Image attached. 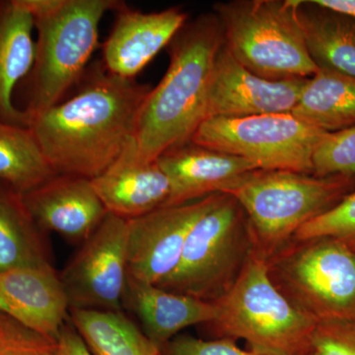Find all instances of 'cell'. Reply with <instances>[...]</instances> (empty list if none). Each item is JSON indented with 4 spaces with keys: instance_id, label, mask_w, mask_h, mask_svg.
<instances>
[{
    "instance_id": "cell-19",
    "label": "cell",
    "mask_w": 355,
    "mask_h": 355,
    "mask_svg": "<svg viewBox=\"0 0 355 355\" xmlns=\"http://www.w3.org/2000/svg\"><path fill=\"white\" fill-rule=\"evenodd\" d=\"M34 29L20 0H0V121L25 128L30 119L13 104V92L34 65Z\"/></svg>"
},
{
    "instance_id": "cell-20",
    "label": "cell",
    "mask_w": 355,
    "mask_h": 355,
    "mask_svg": "<svg viewBox=\"0 0 355 355\" xmlns=\"http://www.w3.org/2000/svg\"><path fill=\"white\" fill-rule=\"evenodd\" d=\"M296 15L317 67L355 77V19L313 0H296Z\"/></svg>"
},
{
    "instance_id": "cell-2",
    "label": "cell",
    "mask_w": 355,
    "mask_h": 355,
    "mask_svg": "<svg viewBox=\"0 0 355 355\" xmlns=\"http://www.w3.org/2000/svg\"><path fill=\"white\" fill-rule=\"evenodd\" d=\"M223 44L216 15L187 23L173 39L167 72L140 109L133 139L140 160L153 162L190 141L205 120L210 77Z\"/></svg>"
},
{
    "instance_id": "cell-22",
    "label": "cell",
    "mask_w": 355,
    "mask_h": 355,
    "mask_svg": "<svg viewBox=\"0 0 355 355\" xmlns=\"http://www.w3.org/2000/svg\"><path fill=\"white\" fill-rule=\"evenodd\" d=\"M53 266L46 232L26 207L23 196L0 183V270Z\"/></svg>"
},
{
    "instance_id": "cell-12",
    "label": "cell",
    "mask_w": 355,
    "mask_h": 355,
    "mask_svg": "<svg viewBox=\"0 0 355 355\" xmlns=\"http://www.w3.org/2000/svg\"><path fill=\"white\" fill-rule=\"evenodd\" d=\"M306 79L270 80L256 76L236 60L224 43L210 77L205 120L291 113Z\"/></svg>"
},
{
    "instance_id": "cell-32",
    "label": "cell",
    "mask_w": 355,
    "mask_h": 355,
    "mask_svg": "<svg viewBox=\"0 0 355 355\" xmlns=\"http://www.w3.org/2000/svg\"><path fill=\"white\" fill-rule=\"evenodd\" d=\"M307 355H317V354H315V352H313V350H312V352H311L310 354H308Z\"/></svg>"
},
{
    "instance_id": "cell-25",
    "label": "cell",
    "mask_w": 355,
    "mask_h": 355,
    "mask_svg": "<svg viewBox=\"0 0 355 355\" xmlns=\"http://www.w3.org/2000/svg\"><path fill=\"white\" fill-rule=\"evenodd\" d=\"M355 177V127L328 132L313 156V176Z\"/></svg>"
},
{
    "instance_id": "cell-9",
    "label": "cell",
    "mask_w": 355,
    "mask_h": 355,
    "mask_svg": "<svg viewBox=\"0 0 355 355\" xmlns=\"http://www.w3.org/2000/svg\"><path fill=\"white\" fill-rule=\"evenodd\" d=\"M327 133L291 113L270 114L207 119L190 141L245 159L257 170L313 175V156Z\"/></svg>"
},
{
    "instance_id": "cell-28",
    "label": "cell",
    "mask_w": 355,
    "mask_h": 355,
    "mask_svg": "<svg viewBox=\"0 0 355 355\" xmlns=\"http://www.w3.org/2000/svg\"><path fill=\"white\" fill-rule=\"evenodd\" d=\"M311 345L317 355H355V319L319 322Z\"/></svg>"
},
{
    "instance_id": "cell-13",
    "label": "cell",
    "mask_w": 355,
    "mask_h": 355,
    "mask_svg": "<svg viewBox=\"0 0 355 355\" xmlns=\"http://www.w3.org/2000/svg\"><path fill=\"white\" fill-rule=\"evenodd\" d=\"M69 302L53 266L0 270V313L53 340L69 319Z\"/></svg>"
},
{
    "instance_id": "cell-6",
    "label": "cell",
    "mask_w": 355,
    "mask_h": 355,
    "mask_svg": "<svg viewBox=\"0 0 355 355\" xmlns=\"http://www.w3.org/2000/svg\"><path fill=\"white\" fill-rule=\"evenodd\" d=\"M231 55L270 80L309 78L319 69L306 46L296 0H238L214 6Z\"/></svg>"
},
{
    "instance_id": "cell-11",
    "label": "cell",
    "mask_w": 355,
    "mask_h": 355,
    "mask_svg": "<svg viewBox=\"0 0 355 355\" xmlns=\"http://www.w3.org/2000/svg\"><path fill=\"white\" fill-rule=\"evenodd\" d=\"M219 193L162 207L128 220V275L159 286L176 272L187 237L196 221L214 205Z\"/></svg>"
},
{
    "instance_id": "cell-31",
    "label": "cell",
    "mask_w": 355,
    "mask_h": 355,
    "mask_svg": "<svg viewBox=\"0 0 355 355\" xmlns=\"http://www.w3.org/2000/svg\"><path fill=\"white\" fill-rule=\"evenodd\" d=\"M318 6L355 19V0H313Z\"/></svg>"
},
{
    "instance_id": "cell-29",
    "label": "cell",
    "mask_w": 355,
    "mask_h": 355,
    "mask_svg": "<svg viewBox=\"0 0 355 355\" xmlns=\"http://www.w3.org/2000/svg\"><path fill=\"white\" fill-rule=\"evenodd\" d=\"M163 355H263L242 349L235 340L228 338L205 340L191 336H175L166 345Z\"/></svg>"
},
{
    "instance_id": "cell-26",
    "label": "cell",
    "mask_w": 355,
    "mask_h": 355,
    "mask_svg": "<svg viewBox=\"0 0 355 355\" xmlns=\"http://www.w3.org/2000/svg\"><path fill=\"white\" fill-rule=\"evenodd\" d=\"M320 237L333 238L355 251V191L326 214L299 228L292 239Z\"/></svg>"
},
{
    "instance_id": "cell-30",
    "label": "cell",
    "mask_w": 355,
    "mask_h": 355,
    "mask_svg": "<svg viewBox=\"0 0 355 355\" xmlns=\"http://www.w3.org/2000/svg\"><path fill=\"white\" fill-rule=\"evenodd\" d=\"M69 321L58 336L55 355H92L73 324Z\"/></svg>"
},
{
    "instance_id": "cell-21",
    "label": "cell",
    "mask_w": 355,
    "mask_h": 355,
    "mask_svg": "<svg viewBox=\"0 0 355 355\" xmlns=\"http://www.w3.org/2000/svg\"><path fill=\"white\" fill-rule=\"evenodd\" d=\"M291 114L326 132L355 127V77L319 67Z\"/></svg>"
},
{
    "instance_id": "cell-8",
    "label": "cell",
    "mask_w": 355,
    "mask_h": 355,
    "mask_svg": "<svg viewBox=\"0 0 355 355\" xmlns=\"http://www.w3.org/2000/svg\"><path fill=\"white\" fill-rule=\"evenodd\" d=\"M289 301L317 323L355 319V251L330 237L292 239L266 260Z\"/></svg>"
},
{
    "instance_id": "cell-10",
    "label": "cell",
    "mask_w": 355,
    "mask_h": 355,
    "mask_svg": "<svg viewBox=\"0 0 355 355\" xmlns=\"http://www.w3.org/2000/svg\"><path fill=\"white\" fill-rule=\"evenodd\" d=\"M128 220L109 214L60 275L70 309L123 311Z\"/></svg>"
},
{
    "instance_id": "cell-5",
    "label": "cell",
    "mask_w": 355,
    "mask_h": 355,
    "mask_svg": "<svg viewBox=\"0 0 355 355\" xmlns=\"http://www.w3.org/2000/svg\"><path fill=\"white\" fill-rule=\"evenodd\" d=\"M209 324L223 338L245 340L263 355H307L312 352L314 319L296 308L268 275L266 260L253 250L232 287L214 302Z\"/></svg>"
},
{
    "instance_id": "cell-24",
    "label": "cell",
    "mask_w": 355,
    "mask_h": 355,
    "mask_svg": "<svg viewBox=\"0 0 355 355\" xmlns=\"http://www.w3.org/2000/svg\"><path fill=\"white\" fill-rule=\"evenodd\" d=\"M55 175L31 128L0 121V183L24 195Z\"/></svg>"
},
{
    "instance_id": "cell-3",
    "label": "cell",
    "mask_w": 355,
    "mask_h": 355,
    "mask_svg": "<svg viewBox=\"0 0 355 355\" xmlns=\"http://www.w3.org/2000/svg\"><path fill=\"white\" fill-rule=\"evenodd\" d=\"M37 30L32 89L24 110L31 120L62 102L85 73L99 40V25L118 0H20Z\"/></svg>"
},
{
    "instance_id": "cell-1",
    "label": "cell",
    "mask_w": 355,
    "mask_h": 355,
    "mask_svg": "<svg viewBox=\"0 0 355 355\" xmlns=\"http://www.w3.org/2000/svg\"><path fill=\"white\" fill-rule=\"evenodd\" d=\"M79 92L31 120L55 174L93 180L121 157L135 139L140 109L151 87L91 69Z\"/></svg>"
},
{
    "instance_id": "cell-7",
    "label": "cell",
    "mask_w": 355,
    "mask_h": 355,
    "mask_svg": "<svg viewBox=\"0 0 355 355\" xmlns=\"http://www.w3.org/2000/svg\"><path fill=\"white\" fill-rule=\"evenodd\" d=\"M254 249L246 212L232 196L219 193L191 227L176 272L157 286L216 302L235 284Z\"/></svg>"
},
{
    "instance_id": "cell-33",
    "label": "cell",
    "mask_w": 355,
    "mask_h": 355,
    "mask_svg": "<svg viewBox=\"0 0 355 355\" xmlns=\"http://www.w3.org/2000/svg\"><path fill=\"white\" fill-rule=\"evenodd\" d=\"M163 355V354H162Z\"/></svg>"
},
{
    "instance_id": "cell-23",
    "label": "cell",
    "mask_w": 355,
    "mask_h": 355,
    "mask_svg": "<svg viewBox=\"0 0 355 355\" xmlns=\"http://www.w3.org/2000/svg\"><path fill=\"white\" fill-rule=\"evenodd\" d=\"M69 321L92 355H162L123 311L70 309Z\"/></svg>"
},
{
    "instance_id": "cell-17",
    "label": "cell",
    "mask_w": 355,
    "mask_h": 355,
    "mask_svg": "<svg viewBox=\"0 0 355 355\" xmlns=\"http://www.w3.org/2000/svg\"><path fill=\"white\" fill-rule=\"evenodd\" d=\"M107 211L121 218H137L164 207L170 184L157 161L140 160L133 139L109 169L91 180Z\"/></svg>"
},
{
    "instance_id": "cell-15",
    "label": "cell",
    "mask_w": 355,
    "mask_h": 355,
    "mask_svg": "<svg viewBox=\"0 0 355 355\" xmlns=\"http://www.w3.org/2000/svg\"><path fill=\"white\" fill-rule=\"evenodd\" d=\"M116 12L103 46V65L110 73L125 79H135L188 23L187 13L177 7L144 13L123 4Z\"/></svg>"
},
{
    "instance_id": "cell-27",
    "label": "cell",
    "mask_w": 355,
    "mask_h": 355,
    "mask_svg": "<svg viewBox=\"0 0 355 355\" xmlns=\"http://www.w3.org/2000/svg\"><path fill=\"white\" fill-rule=\"evenodd\" d=\"M57 340L30 330L0 313V355H55Z\"/></svg>"
},
{
    "instance_id": "cell-18",
    "label": "cell",
    "mask_w": 355,
    "mask_h": 355,
    "mask_svg": "<svg viewBox=\"0 0 355 355\" xmlns=\"http://www.w3.org/2000/svg\"><path fill=\"white\" fill-rule=\"evenodd\" d=\"M125 306L139 318L142 331L161 352L184 329L214 323L217 317L214 303L165 291L128 275L123 297Z\"/></svg>"
},
{
    "instance_id": "cell-16",
    "label": "cell",
    "mask_w": 355,
    "mask_h": 355,
    "mask_svg": "<svg viewBox=\"0 0 355 355\" xmlns=\"http://www.w3.org/2000/svg\"><path fill=\"white\" fill-rule=\"evenodd\" d=\"M156 161L170 184V196L164 207L228 193L248 173L257 170L245 159L191 141L169 149Z\"/></svg>"
},
{
    "instance_id": "cell-14",
    "label": "cell",
    "mask_w": 355,
    "mask_h": 355,
    "mask_svg": "<svg viewBox=\"0 0 355 355\" xmlns=\"http://www.w3.org/2000/svg\"><path fill=\"white\" fill-rule=\"evenodd\" d=\"M22 196L42 230L76 244H83L108 214L86 178L57 174Z\"/></svg>"
},
{
    "instance_id": "cell-4",
    "label": "cell",
    "mask_w": 355,
    "mask_h": 355,
    "mask_svg": "<svg viewBox=\"0 0 355 355\" xmlns=\"http://www.w3.org/2000/svg\"><path fill=\"white\" fill-rule=\"evenodd\" d=\"M355 191V177H316L254 170L227 195L246 212L254 251L266 260L291 242L299 228L326 214Z\"/></svg>"
}]
</instances>
